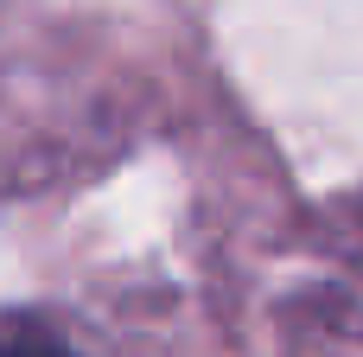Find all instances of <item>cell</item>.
<instances>
[{"instance_id": "1", "label": "cell", "mask_w": 363, "mask_h": 357, "mask_svg": "<svg viewBox=\"0 0 363 357\" xmlns=\"http://www.w3.org/2000/svg\"><path fill=\"white\" fill-rule=\"evenodd\" d=\"M0 357H83V351H77V345H64L45 319L13 313V319L0 326Z\"/></svg>"}]
</instances>
